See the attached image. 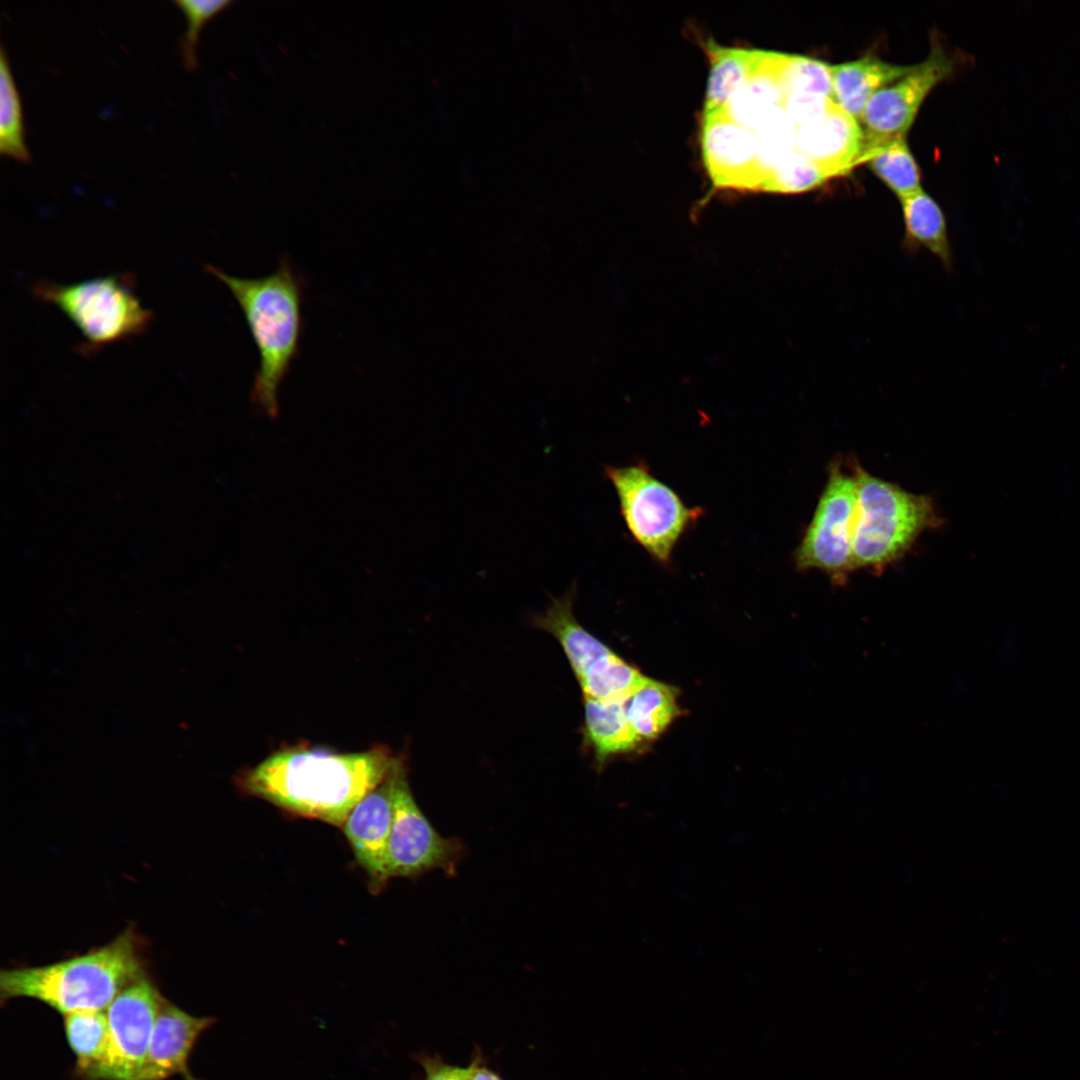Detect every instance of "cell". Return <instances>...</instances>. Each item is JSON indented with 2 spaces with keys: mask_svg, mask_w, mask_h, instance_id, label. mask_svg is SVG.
<instances>
[{
  "mask_svg": "<svg viewBox=\"0 0 1080 1080\" xmlns=\"http://www.w3.org/2000/svg\"><path fill=\"white\" fill-rule=\"evenodd\" d=\"M420 1063L425 1071L424 1080H450L453 1066L430 1057H421Z\"/></svg>",
  "mask_w": 1080,
  "mask_h": 1080,
  "instance_id": "cell-25",
  "label": "cell"
},
{
  "mask_svg": "<svg viewBox=\"0 0 1080 1080\" xmlns=\"http://www.w3.org/2000/svg\"><path fill=\"white\" fill-rule=\"evenodd\" d=\"M0 154L22 163L31 162L25 143L21 101L3 46L0 52Z\"/></svg>",
  "mask_w": 1080,
  "mask_h": 1080,
  "instance_id": "cell-23",
  "label": "cell"
},
{
  "mask_svg": "<svg viewBox=\"0 0 1080 1080\" xmlns=\"http://www.w3.org/2000/svg\"><path fill=\"white\" fill-rule=\"evenodd\" d=\"M184 1077H185V1080H198V1079L194 1078L190 1073H187Z\"/></svg>",
  "mask_w": 1080,
  "mask_h": 1080,
  "instance_id": "cell-27",
  "label": "cell"
},
{
  "mask_svg": "<svg viewBox=\"0 0 1080 1080\" xmlns=\"http://www.w3.org/2000/svg\"><path fill=\"white\" fill-rule=\"evenodd\" d=\"M144 973L136 936L126 929L110 943L82 955L43 966L2 970L0 998L35 999L62 1015L106 1011L117 995Z\"/></svg>",
  "mask_w": 1080,
  "mask_h": 1080,
  "instance_id": "cell-3",
  "label": "cell"
},
{
  "mask_svg": "<svg viewBox=\"0 0 1080 1080\" xmlns=\"http://www.w3.org/2000/svg\"><path fill=\"white\" fill-rule=\"evenodd\" d=\"M864 162L899 200L922 189L920 170L905 137L863 152L858 165Z\"/></svg>",
  "mask_w": 1080,
  "mask_h": 1080,
  "instance_id": "cell-19",
  "label": "cell"
},
{
  "mask_svg": "<svg viewBox=\"0 0 1080 1080\" xmlns=\"http://www.w3.org/2000/svg\"><path fill=\"white\" fill-rule=\"evenodd\" d=\"M67 1043L75 1056V1071L82 1079L105 1056L109 1045L106 1011H77L63 1015Z\"/></svg>",
  "mask_w": 1080,
  "mask_h": 1080,
  "instance_id": "cell-21",
  "label": "cell"
},
{
  "mask_svg": "<svg viewBox=\"0 0 1080 1080\" xmlns=\"http://www.w3.org/2000/svg\"><path fill=\"white\" fill-rule=\"evenodd\" d=\"M645 677L613 652L595 663L578 681L586 698L627 701Z\"/></svg>",
  "mask_w": 1080,
  "mask_h": 1080,
  "instance_id": "cell-22",
  "label": "cell"
},
{
  "mask_svg": "<svg viewBox=\"0 0 1080 1080\" xmlns=\"http://www.w3.org/2000/svg\"><path fill=\"white\" fill-rule=\"evenodd\" d=\"M706 52L711 69L704 111L722 109L747 79L753 65L754 49L728 48L709 41Z\"/></svg>",
  "mask_w": 1080,
  "mask_h": 1080,
  "instance_id": "cell-20",
  "label": "cell"
},
{
  "mask_svg": "<svg viewBox=\"0 0 1080 1080\" xmlns=\"http://www.w3.org/2000/svg\"><path fill=\"white\" fill-rule=\"evenodd\" d=\"M604 473L616 492L622 518L634 541L656 563L669 566L678 542L695 527L703 509L688 506L644 462L605 466Z\"/></svg>",
  "mask_w": 1080,
  "mask_h": 1080,
  "instance_id": "cell-6",
  "label": "cell"
},
{
  "mask_svg": "<svg viewBox=\"0 0 1080 1080\" xmlns=\"http://www.w3.org/2000/svg\"><path fill=\"white\" fill-rule=\"evenodd\" d=\"M856 508L853 471L845 472L840 462H833L812 518L794 551V563L799 571L818 570L835 585L847 582L854 571Z\"/></svg>",
  "mask_w": 1080,
  "mask_h": 1080,
  "instance_id": "cell-7",
  "label": "cell"
},
{
  "mask_svg": "<svg viewBox=\"0 0 1080 1080\" xmlns=\"http://www.w3.org/2000/svg\"><path fill=\"white\" fill-rule=\"evenodd\" d=\"M952 70V59L933 40L924 61L879 90L866 104L858 120L862 132L860 155L884 142L905 137L924 99Z\"/></svg>",
  "mask_w": 1080,
  "mask_h": 1080,
  "instance_id": "cell-10",
  "label": "cell"
},
{
  "mask_svg": "<svg viewBox=\"0 0 1080 1080\" xmlns=\"http://www.w3.org/2000/svg\"><path fill=\"white\" fill-rule=\"evenodd\" d=\"M216 1018L194 1016L163 998L158 1010L143 1064L137 1080H166L186 1075L188 1061L200 1036Z\"/></svg>",
  "mask_w": 1080,
  "mask_h": 1080,
  "instance_id": "cell-13",
  "label": "cell"
},
{
  "mask_svg": "<svg viewBox=\"0 0 1080 1080\" xmlns=\"http://www.w3.org/2000/svg\"><path fill=\"white\" fill-rule=\"evenodd\" d=\"M162 1000V995L145 973L117 995L106 1010L109 1024L107 1052L84 1080H137Z\"/></svg>",
  "mask_w": 1080,
  "mask_h": 1080,
  "instance_id": "cell-9",
  "label": "cell"
},
{
  "mask_svg": "<svg viewBox=\"0 0 1080 1080\" xmlns=\"http://www.w3.org/2000/svg\"><path fill=\"white\" fill-rule=\"evenodd\" d=\"M626 702L585 697L584 737L599 768L609 758L638 751L645 744L629 723Z\"/></svg>",
  "mask_w": 1080,
  "mask_h": 1080,
  "instance_id": "cell-16",
  "label": "cell"
},
{
  "mask_svg": "<svg viewBox=\"0 0 1080 1080\" xmlns=\"http://www.w3.org/2000/svg\"><path fill=\"white\" fill-rule=\"evenodd\" d=\"M857 508L853 570L880 573L900 561L940 521L933 499L909 492L853 463Z\"/></svg>",
  "mask_w": 1080,
  "mask_h": 1080,
  "instance_id": "cell-4",
  "label": "cell"
},
{
  "mask_svg": "<svg viewBox=\"0 0 1080 1080\" xmlns=\"http://www.w3.org/2000/svg\"><path fill=\"white\" fill-rule=\"evenodd\" d=\"M471 1080H502L493 1071L474 1061L469 1065Z\"/></svg>",
  "mask_w": 1080,
  "mask_h": 1080,
  "instance_id": "cell-26",
  "label": "cell"
},
{
  "mask_svg": "<svg viewBox=\"0 0 1080 1080\" xmlns=\"http://www.w3.org/2000/svg\"><path fill=\"white\" fill-rule=\"evenodd\" d=\"M672 686L645 677L626 702L629 723L646 744L660 737L680 714Z\"/></svg>",
  "mask_w": 1080,
  "mask_h": 1080,
  "instance_id": "cell-18",
  "label": "cell"
},
{
  "mask_svg": "<svg viewBox=\"0 0 1080 1080\" xmlns=\"http://www.w3.org/2000/svg\"><path fill=\"white\" fill-rule=\"evenodd\" d=\"M464 851L461 840L439 834L421 811L411 792L403 760L397 774L394 819L385 856L387 880L415 878L433 870L454 875Z\"/></svg>",
  "mask_w": 1080,
  "mask_h": 1080,
  "instance_id": "cell-8",
  "label": "cell"
},
{
  "mask_svg": "<svg viewBox=\"0 0 1080 1080\" xmlns=\"http://www.w3.org/2000/svg\"><path fill=\"white\" fill-rule=\"evenodd\" d=\"M701 146L715 187L763 191L766 177L758 138L722 109L704 111Z\"/></svg>",
  "mask_w": 1080,
  "mask_h": 1080,
  "instance_id": "cell-11",
  "label": "cell"
},
{
  "mask_svg": "<svg viewBox=\"0 0 1080 1080\" xmlns=\"http://www.w3.org/2000/svg\"><path fill=\"white\" fill-rule=\"evenodd\" d=\"M875 55L831 65V91L835 102L857 122L871 97L913 70Z\"/></svg>",
  "mask_w": 1080,
  "mask_h": 1080,
  "instance_id": "cell-14",
  "label": "cell"
},
{
  "mask_svg": "<svg viewBox=\"0 0 1080 1080\" xmlns=\"http://www.w3.org/2000/svg\"><path fill=\"white\" fill-rule=\"evenodd\" d=\"M900 202L904 223L903 248L909 252L925 249L950 271L953 265L952 246L939 204L923 189Z\"/></svg>",
  "mask_w": 1080,
  "mask_h": 1080,
  "instance_id": "cell-17",
  "label": "cell"
},
{
  "mask_svg": "<svg viewBox=\"0 0 1080 1080\" xmlns=\"http://www.w3.org/2000/svg\"><path fill=\"white\" fill-rule=\"evenodd\" d=\"M573 584L561 597H552L546 610L534 618L537 628L552 634L563 648L577 679L613 651L589 633L575 618Z\"/></svg>",
  "mask_w": 1080,
  "mask_h": 1080,
  "instance_id": "cell-15",
  "label": "cell"
},
{
  "mask_svg": "<svg viewBox=\"0 0 1080 1080\" xmlns=\"http://www.w3.org/2000/svg\"><path fill=\"white\" fill-rule=\"evenodd\" d=\"M396 758L383 745L352 753L289 747L243 772L239 785L290 815L341 828L353 807L383 781Z\"/></svg>",
  "mask_w": 1080,
  "mask_h": 1080,
  "instance_id": "cell-1",
  "label": "cell"
},
{
  "mask_svg": "<svg viewBox=\"0 0 1080 1080\" xmlns=\"http://www.w3.org/2000/svg\"><path fill=\"white\" fill-rule=\"evenodd\" d=\"M32 291L39 301L55 306L75 325L84 338L80 353L86 355L143 334L153 318L127 274L70 284L42 280Z\"/></svg>",
  "mask_w": 1080,
  "mask_h": 1080,
  "instance_id": "cell-5",
  "label": "cell"
},
{
  "mask_svg": "<svg viewBox=\"0 0 1080 1080\" xmlns=\"http://www.w3.org/2000/svg\"><path fill=\"white\" fill-rule=\"evenodd\" d=\"M174 3L187 22L185 33L180 41L183 64L188 71L194 72L199 67L197 49L201 30L207 22L233 2L230 0H177Z\"/></svg>",
  "mask_w": 1080,
  "mask_h": 1080,
  "instance_id": "cell-24",
  "label": "cell"
},
{
  "mask_svg": "<svg viewBox=\"0 0 1080 1080\" xmlns=\"http://www.w3.org/2000/svg\"><path fill=\"white\" fill-rule=\"evenodd\" d=\"M403 760L397 756L383 781L353 807L341 827L356 861L369 877L373 893L388 882L385 856L394 819L397 774Z\"/></svg>",
  "mask_w": 1080,
  "mask_h": 1080,
  "instance_id": "cell-12",
  "label": "cell"
},
{
  "mask_svg": "<svg viewBox=\"0 0 1080 1080\" xmlns=\"http://www.w3.org/2000/svg\"><path fill=\"white\" fill-rule=\"evenodd\" d=\"M206 270L226 285L242 310L259 355L250 400L273 420L279 415L280 387L299 353L304 281L287 257L257 278L232 276L212 265Z\"/></svg>",
  "mask_w": 1080,
  "mask_h": 1080,
  "instance_id": "cell-2",
  "label": "cell"
}]
</instances>
